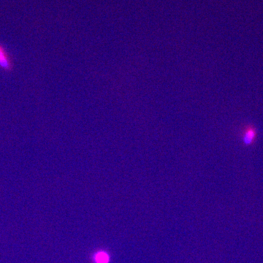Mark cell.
I'll return each instance as SVG.
<instances>
[{
    "label": "cell",
    "instance_id": "cell-2",
    "mask_svg": "<svg viewBox=\"0 0 263 263\" xmlns=\"http://www.w3.org/2000/svg\"><path fill=\"white\" fill-rule=\"evenodd\" d=\"M257 129L252 126L246 128L243 135V142L246 146H251L253 144L257 138Z\"/></svg>",
    "mask_w": 263,
    "mask_h": 263
},
{
    "label": "cell",
    "instance_id": "cell-1",
    "mask_svg": "<svg viewBox=\"0 0 263 263\" xmlns=\"http://www.w3.org/2000/svg\"><path fill=\"white\" fill-rule=\"evenodd\" d=\"M13 59L6 48L0 43V69L5 72H11L13 70Z\"/></svg>",
    "mask_w": 263,
    "mask_h": 263
},
{
    "label": "cell",
    "instance_id": "cell-3",
    "mask_svg": "<svg viewBox=\"0 0 263 263\" xmlns=\"http://www.w3.org/2000/svg\"><path fill=\"white\" fill-rule=\"evenodd\" d=\"M95 262L96 263H108L109 257L108 254L103 252H98L95 255Z\"/></svg>",
    "mask_w": 263,
    "mask_h": 263
}]
</instances>
